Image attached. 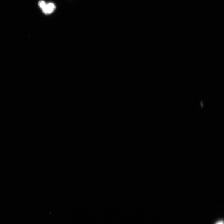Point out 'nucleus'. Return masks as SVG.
Returning a JSON list of instances; mask_svg holds the SVG:
<instances>
[{
	"instance_id": "f257e3e1",
	"label": "nucleus",
	"mask_w": 224,
	"mask_h": 224,
	"mask_svg": "<svg viewBox=\"0 0 224 224\" xmlns=\"http://www.w3.org/2000/svg\"><path fill=\"white\" fill-rule=\"evenodd\" d=\"M55 4L52 3L46 4L42 9L43 12L46 15L50 14L55 11L56 9Z\"/></svg>"
},
{
	"instance_id": "f03ea898",
	"label": "nucleus",
	"mask_w": 224,
	"mask_h": 224,
	"mask_svg": "<svg viewBox=\"0 0 224 224\" xmlns=\"http://www.w3.org/2000/svg\"><path fill=\"white\" fill-rule=\"evenodd\" d=\"M46 3L43 1H40L38 3V5L39 7L42 9L45 5Z\"/></svg>"
},
{
	"instance_id": "7ed1b4c3",
	"label": "nucleus",
	"mask_w": 224,
	"mask_h": 224,
	"mask_svg": "<svg viewBox=\"0 0 224 224\" xmlns=\"http://www.w3.org/2000/svg\"><path fill=\"white\" fill-rule=\"evenodd\" d=\"M223 222L221 221V222H219L217 223V224L223 223Z\"/></svg>"
}]
</instances>
